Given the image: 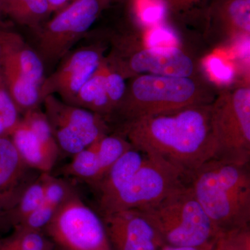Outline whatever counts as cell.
Here are the masks:
<instances>
[{"mask_svg": "<svg viewBox=\"0 0 250 250\" xmlns=\"http://www.w3.org/2000/svg\"><path fill=\"white\" fill-rule=\"evenodd\" d=\"M210 105L141 118L117 126L114 132L124 136L132 147L164 159L190 178L215 157Z\"/></svg>", "mask_w": 250, "mask_h": 250, "instance_id": "obj_1", "label": "cell"}, {"mask_svg": "<svg viewBox=\"0 0 250 250\" xmlns=\"http://www.w3.org/2000/svg\"><path fill=\"white\" fill-rule=\"evenodd\" d=\"M188 184L219 234L250 227L249 165L213 159L192 174Z\"/></svg>", "mask_w": 250, "mask_h": 250, "instance_id": "obj_2", "label": "cell"}, {"mask_svg": "<svg viewBox=\"0 0 250 250\" xmlns=\"http://www.w3.org/2000/svg\"><path fill=\"white\" fill-rule=\"evenodd\" d=\"M214 94L211 85L198 76L137 75L126 84L123 100L107 122L117 127L146 117L210 104Z\"/></svg>", "mask_w": 250, "mask_h": 250, "instance_id": "obj_3", "label": "cell"}, {"mask_svg": "<svg viewBox=\"0 0 250 250\" xmlns=\"http://www.w3.org/2000/svg\"><path fill=\"white\" fill-rule=\"evenodd\" d=\"M188 182L154 205L139 209L149 219L166 246H205L215 243L220 235Z\"/></svg>", "mask_w": 250, "mask_h": 250, "instance_id": "obj_4", "label": "cell"}, {"mask_svg": "<svg viewBox=\"0 0 250 250\" xmlns=\"http://www.w3.org/2000/svg\"><path fill=\"white\" fill-rule=\"evenodd\" d=\"M210 120L216 146L214 159L249 165V85L222 90L210 105Z\"/></svg>", "mask_w": 250, "mask_h": 250, "instance_id": "obj_5", "label": "cell"}, {"mask_svg": "<svg viewBox=\"0 0 250 250\" xmlns=\"http://www.w3.org/2000/svg\"><path fill=\"white\" fill-rule=\"evenodd\" d=\"M175 166L147 154L146 160L131 180L114 196L98 205L100 216L121 210L142 209L154 205L189 182Z\"/></svg>", "mask_w": 250, "mask_h": 250, "instance_id": "obj_6", "label": "cell"}, {"mask_svg": "<svg viewBox=\"0 0 250 250\" xmlns=\"http://www.w3.org/2000/svg\"><path fill=\"white\" fill-rule=\"evenodd\" d=\"M44 231L66 250H111L103 218L78 193L61 207Z\"/></svg>", "mask_w": 250, "mask_h": 250, "instance_id": "obj_7", "label": "cell"}, {"mask_svg": "<svg viewBox=\"0 0 250 250\" xmlns=\"http://www.w3.org/2000/svg\"><path fill=\"white\" fill-rule=\"evenodd\" d=\"M42 102L60 152L75 155L111 131L106 120L94 112L64 103L54 95Z\"/></svg>", "mask_w": 250, "mask_h": 250, "instance_id": "obj_8", "label": "cell"}, {"mask_svg": "<svg viewBox=\"0 0 250 250\" xmlns=\"http://www.w3.org/2000/svg\"><path fill=\"white\" fill-rule=\"evenodd\" d=\"M104 0H75L52 20L39 37V52L44 65H52L68 53L98 18Z\"/></svg>", "mask_w": 250, "mask_h": 250, "instance_id": "obj_9", "label": "cell"}, {"mask_svg": "<svg viewBox=\"0 0 250 250\" xmlns=\"http://www.w3.org/2000/svg\"><path fill=\"white\" fill-rule=\"evenodd\" d=\"M125 78L139 75L197 76L193 59L180 47H145L129 52H114L106 60Z\"/></svg>", "mask_w": 250, "mask_h": 250, "instance_id": "obj_10", "label": "cell"}, {"mask_svg": "<svg viewBox=\"0 0 250 250\" xmlns=\"http://www.w3.org/2000/svg\"><path fill=\"white\" fill-rule=\"evenodd\" d=\"M103 49L99 46H83L66 56L62 65L41 85L42 102L48 95L58 94L64 103L73 105L80 88L103 62Z\"/></svg>", "mask_w": 250, "mask_h": 250, "instance_id": "obj_11", "label": "cell"}, {"mask_svg": "<svg viewBox=\"0 0 250 250\" xmlns=\"http://www.w3.org/2000/svg\"><path fill=\"white\" fill-rule=\"evenodd\" d=\"M111 250H159V233L141 210H121L103 215Z\"/></svg>", "mask_w": 250, "mask_h": 250, "instance_id": "obj_12", "label": "cell"}, {"mask_svg": "<svg viewBox=\"0 0 250 250\" xmlns=\"http://www.w3.org/2000/svg\"><path fill=\"white\" fill-rule=\"evenodd\" d=\"M41 173L21 159L10 137L0 138V219Z\"/></svg>", "mask_w": 250, "mask_h": 250, "instance_id": "obj_13", "label": "cell"}, {"mask_svg": "<svg viewBox=\"0 0 250 250\" xmlns=\"http://www.w3.org/2000/svg\"><path fill=\"white\" fill-rule=\"evenodd\" d=\"M212 35L219 39L248 36L250 33V0H215L210 11Z\"/></svg>", "mask_w": 250, "mask_h": 250, "instance_id": "obj_14", "label": "cell"}, {"mask_svg": "<svg viewBox=\"0 0 250 250\" xmlns=\"http://www.w3.org/2000/svg\"><path fill=\"white\" fill-rule=\"evenodd\" d=\"M1 61L8 62L28 79L42 85L44 63L34 49L24 42L22 38L14 33L0 32Z\"/></svg>", "mask_w": 250, "mask_h": 250, "instance_id": "obj_15", "label": "cell"}, {"mask_svg": "<svg viewBox=\"0 0 250 250\" xmlns=\"http://www.w3.org/2000/svg\"><path fill=\"white\" fill-rule=\"evenodd\" d=\"M146 156V153L132 147L114 163L103 178L91 187L96 194L98 205L114 196L131 180Z\"/></svg>", "mask_w": 250, "mask_h": 250, "instance_id": "obj_16", "label": "cell"}, {"mask_svg": "<svg viewBox=\"0 0 250 250\" xmlns=\"http://www.w3.org/2000/svg\"><path fill=\"white\" fill-rule=\"evenodd\" d=\"M16 150L27 165L41 172H51L57 161L21 119L10 136Z\"/></svg>", "mask_w": 250, "mask_h": 250, "instance_id": "obj_17", "label": "cell"}, {"mask_svg": "<svg viewBox=\"0 0 250 250\" xmlns=\"http://www.w3.org/2000/svg\"><path fill=\"white\" fill-rule=\"evenodd\" d=\"M106 72L107 63L104 59L98 70L80 88L73 105L94 112L107 122L111 108L106 92Z\"/></svg>", "mask_w": 250, "mask_h": 250, "instance_id": "obj_18", "label": "cell"}, {"mask_svg": "<svg viewBox=\"0 0 250 250\" xmlns=\"http://www.w3.org/2000/svg\"><path fill=\"white\" fill-rule=\"evenodd\" d=\"M46 173L41 172L27 187L14 208L0 219V231L17 228L39 208L45 197Z\"/></svg>", "mask_w": 250, "mask_h": 250, "instance_id": "obj_19", "label": "cell"}, {"mask_svg": "<svg viewBox=\"0 0 250 250\" xmlns=\"http://www.w3.org/2000/svg\"><path fill=\"white\" fill-rule=\"evenodd\" d=\"M95 142L72 156L71 161L62 167V173L82 181L90 187L98 183L103 178V172Z\"/></svg>", "mask_w": 250, "mask_h": 250, "instance_id": "obj_20", "label": "cell"}, {"mask_svg": "<svg viewBox=\"0 0 250 250\" xmlns=\"http://www.w3.org/2000/svg\"><path fill=\"white\" fill-rule=\"evenodd\" d=\"M22 121L35 134L46 151L57 161L60 150L45 112L39 107L33 108L23 114Z\"/></svg>", "mask_w": 250, "mask_h": 250, "instance_id": "obj_21", "label": "cell"}, {"mask_svg": "<svg viewBox=\"0 0 250 250\" xmlns=\"http://www.w3.org/2000/svg\"><path fill=\"white\" fill-rule=\"evenodd\" d=\"M0 5L19 22L33 24L49 11L47 0H0Z\"/></svg>", "mask_w": 250, "mask_h": 250, "instance_id": "obj_22", "label": "cell"}, {"mask_svg": "<svg viewBox=\"0 0 250 250\" xmlns=\"http://www.w3.org/2000/svg\"><path fill=\"white\" fill-rule=\"evenodd\" d=\"M19 110L0 77V138L10 137L22 118Z\"/></svg>", "mask_w": 250, "mask_h": 250, "instance_id": "obj_23", "label": "cell"}, {"mask_svg": "<svg viewBox=\"0 0 250 250\" xmlns=\"http://www.w3.org/2000/svg\"><path fill=\"white\" fill-rule=\"evenodd\" d=\"M167 8L161 0H139L137 15L140 22L147 27L163 24Z\"/></svg>", "mask_w": 250, "mask_h": 250, "instance_id": "obj_24", "label": "cell"}, {"mask_svg": "<svg viewBox=\"0 0 250 250\" xmlns=\"http://www.w3.org/2000/svg\"><path fill=\"white\" fill-rule=\"evenodd\" d=\"M214 247L218 250H250V227L221 233Z\"/></svg>", "mask_w": 250, "mask_h": 250, "instance_id": "obj_25", "label": "cell"}, {"mask_svg": "<svg viewBox=\"0 0 250 250\" xmlns=\"http://www.w3.org/2000/svg\"><path fill=\"white\" fill-rule=\"evenodd\" d=\"M106 63H107V72H106V92H107L108 101L111 108L112 114L124 97L125 91H126V83H125V77L119 72L110 66L107 62Z\"/></svg>", "mask_w": 250, "mask_h": 250, "instance_id": "obj_26", "label": "cell"}, {"mask_svg": "<svg viewBox=\"0 0 250 250\" xmlns=\"http://www.w3.org/2000/svg\"><path fill=\"white\" fill-rule=\"evenodd\" d=\"M146 47H179V39L171 28L159 24L149 28L146 39Z\"/></svg>", "mask_w": 250, "mask_h": 250, "instance_id": "obj_27", "label": "cell"}, {"mask_svg": "<svg viewBox=\"0 0 250 250\" xmlns=\"http://www.w3.org/2000/svg\"><path fill=\"white\" fill-rule=\"evenodd\" d=\"M205 65L210 78L218 83H229L234 78L235 71L231 64L218 56H210Z\"/></svg>", "mask_w": 250, "mask_h": 250, "instance_id": "obj_28", "label": "cell"}, {"mask_svg": "<svg viewBox=\"0 0 250 250\" xmlns=\"http://www.w3.org/2000/svg\"><path fill=\"white\" fill-rule=\"evenodd\" d=\"M0 250H23L14 233L0 238Z\"/></svg>", "mask_w": 250, "mask_h": 250, "instance_id": "obj_29", "label": "cell"}, {"mask_svg": "<svg viewBox=\"0 0 250 250\" xmlns=\"http://www.w3.org/2000/svg\"><path fill=\"white\" fill-rule=\"evenodd\" d=\"M167 6V9H173L174 11L187 9L192 5L198 2L200 0H161Z\"/></svg>", "mask_w": 250, "mask_h": 250, "instance_id": "obj_30", "label": "cell"}, {"mask_svg": "<svg viewBox=\"0 0 250 250\" xmlns=\"http://www.w3.org/2000/svg\"><path fill=\"white\" fill-rule=\"evenodd\" d=\"M215 243L197 247L170 246L163 245L159 250H212L213 246H214Z\"/></svg>", "mask_w": 250, "mask_h": 250, "instance_id": "obj_31", "label": "cell"}, {"mask_svg": "<svg viewBox=\"0 0 250 250\" xmlns=\"http://www.w3.org/2000/svg\"><path fill=\"white\" fill-rule=\"evenodd\" d=\"M1 42H0V77L1 76Z\"/></svg>", "mask_w": 250, "mask_h": 250, "instance_id": "obj_32", "label": "cell"}, {"mask_svg": "<svg viewBox=\"0 0 250 250\" xmlns=\"http://www.w3.org/2000/svg\"><path fill=\"white\" fill-rule=\"evenodd\" d=\"M54 250H66L63 249V248H61V247H59L58 246H56L55 248H54Z\"/></svg>", "mask_w": 250, "mask_h": 250, "instance_id": "obj_33", "label": "cell"}, {"mask_svg": "<svg viewBox=\"0 0 250 250\" xmlns=\"http://www.w3.org/2000/svg\"><path fill=\"white\" fill-rule=\"evenodd\" d=\"M217 250L216 248H215V247L213 246V250Z\"/></svg>", "mask_w": 250, "mask_h": 250, "instance_id": "obj_34", "label": "cell"}, {"mask_svg": "<svg viewBox=\"0 0 250 250\" xmlns=\"http://www.w3.org/2000/svg\"><path fill=\"white\" fill-rule=\"evenodd\" d=\"M75 1V0H74V1Z\"/></svg>", "mask_w": 250, "mask_h": 250, "instance_id": "obj_35", "label": "cell"}]
</instances>
